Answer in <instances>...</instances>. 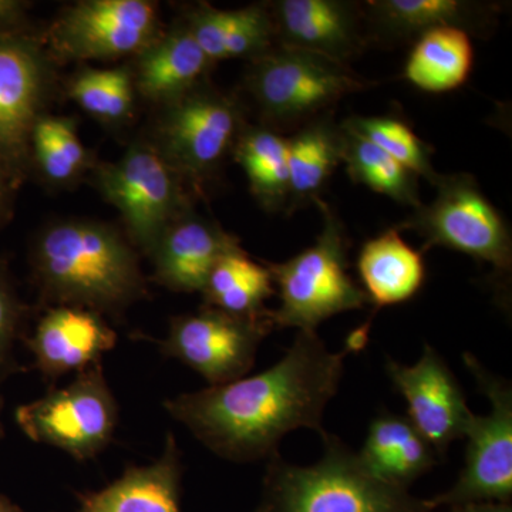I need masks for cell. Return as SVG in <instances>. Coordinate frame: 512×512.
<instances>
[{
  "instance_id": "f1b7e54d",
  "label": "cell",
  "mask_w": 512,
  "mask_h": 512,
  "mask_svg": "<svg viewBox=\"0 0 512 512\" xmlns=\"http://www.w3.org/2000/svg\"><path fill=\"white\" fill-rule=\"evenodd\" d=\"M70 97L99 119H123L133 104L130 74L123 69L86 70L73 80Z\"/></svg>"
},
{
  "instance_id": "52a82bcc",
  "label": "cell",
  "mask_w": 512,
  "mask_h": 512,
  "mask_svg": "<svg viewBox=\"0 0 512 512\" xmlns=\"http://www.w3.org/2000/svg\"><path fill=\"white\" fill-rule=\"evenodd\" d=\"M16 423L35 443L59 448L77 461L103 453L119 424V403L103 365L76 373L72 383L52 387L35 402L16 409Z\"/></svg>"
},
{
  "instance_id": "8992f818",
  "label": "cell",
  "mask_w": 512,
  "mask_h": 512,
  "mask_svg": "<svg viewBox=\"0 0 512 512\" xmlns=\"http://www.w3.org/2000/svg\"><path fill=\"white\" fill-rule=\"evenodd\" d=\"M436 198L421 204L397 225L423 239V251L433 247L463 252L491 265L495 278L510 282L512 238L507 222L488 201L476 178L468 174L441 175Z\"/></svg>"
},
{
  "instance_id": "e575fe53",
  "label": "cell",
  "mask_w": 512,
  "mask_h": 512,
  "mask_svg": "<svg viewBox=\"0 0 512 512\" xmlns=\"http://www.w3.org/2000/svg\"><path fill=\"white\" fill-rule=\"evenodd\" d=\"M0 512H23L19 505L9 500L6 495L0 494Z\"/></svg>"
},
{
  "instance_id": "6da1fadb",
  "label": "cell",
  "mask_w": 512,
  "mask_h": 512,
  "mask_svg": "<svg viewBox=\"0 0 512 512\" xmlns=\"http://www.w3.org/2000/svg\"><path fill=\"white\" fill-rule=\"evenodd\" d=\"M359 349L349 338L340 352H330L318 333L298 332L285 356L264 372L171 397L164 409L224 460H269L293 430L325 436L326 406L338 393L346 356Z\"/></svg>"
},
{
  "instance_id": "ba28073f",
  "label": "cell",
  "mask_w": 512,
  "mask_h": 512,
  "mask_svg": "<svg viewBox=\"0 0 512 512\" xmlns=\"http://www.w3.org/2000/svg\"><path fill=\"white\" fill-rule=\"evenodd\" d=\"M464 363L490 400L491 410L487 416L470 417L464 431L466 466L450 490L427 500L433 510L441 505L510 503L512 497L511 384L485 369L471 353H464Z\"/></svg>"
},
{
  "instance_id": "277c9868",
  "label": "cell",
  "mask_w": 512,
  "mask_h": 512,
  "mask_svg": "<svg viewBox=\"0 0 512 512\" xmlns=\"http://www.w3.org/2000/svg\"><path fill=\"white\" fill-rule=\"evenodd\" d=\"M322 229L311 247L281 264H266L278 288L281 305L269 311L274 329L316 332L320 323L339 313L363 309L365 291L349 275V237L335 210L316 202Z\"/></svg>"
},
{
  "instance_id": "ffe728a7",
  "label": "cell",
  "mask_w": 512,
  "mask_h": 512,
  "mask_svg": "<svg viewBox=\"0 0 512 512\" xmlns=\"http://www.w3.org/2000/svg\"><path fill=\"white\" fill-rule=\"evenodd\" d=\"M356 265L362 289L377 309L410 301L426 282L423 252L410 247L397 228L366 241Z\"/></svg>"
},
{
  "instance_id": "7a4b0ae2",
  "label": "cell",
  "mask_w": 512,
  "mask_h": 512,
  "mask_svg": "<svg viewBox=\"0 0 512 512\" xmlns=\"http://www.w3.org/2000/svg\"><path fill=\"white\" fill-rule=\"evenodd\" d=\"M33 268L46 298L97 313L123 311L146 292L133 249L99 224L47 229L33 252Z\"/></svg>"
},
{
  "instance_id": "8fae6325",
  "label": "cell",
  "mask_w": 512,
  "mask_h": 512,
  "mask_svg": "<svg viewBox=\"0 0 512 512\" xmlns=\"http://www.w3.org/2000/svg\"><path fill=\"white\" fill-rule=\"evenodd\" d=\"M386 370L393 386L406 400L407 419L437 456H446L448 447L464 437L473 416L466 394L450 367L436 349L426 345L416 365H400L389 359Z\"/></svg>"
},
{
  "instance_id": "4fadbf2b",
  "label": "cell",
  "mask_w": 512,
  "mask_h": 512,
  "mask_svg": "<svg viewBox=\"0 0 512 512\" xmlns=\"http://www.w3.org/2000/svg\"><path fill=\"white\" fill-rule=\"evenodd\" d=\"M268 10L276 45L306 50L343 64H349L369 45L362 3L276 0Z\"/></svg>"
},
{
  "instance_id": "f546056e",
  "label": "cell",
  "mask_w": 512,
  "mask_h": 512,
  "mask_svg": "<svg viewBox=\"0 0 512 512\" xmlns=\"http://www.w3.org/2000/svg\"><path fill=\"white\" fill-rule=\"evenodd\" d=\"M20 339L25 340V308L0 274V384L23 369L16 357Z\"/></svg>"
},
{
  "instance_id": "7402d4cb",
  "label": "cell",
  "mask_w": 512,
  "mask_h": 512,
  "mask_svg": "<svg viewBox=\"0 0 512 512\" xmlns=\"http://www.w3.org/2000/svg\"><path fill=\"white\" fill-rule=\"evenodd\" d=\"M340 164V124L332 113L296 128L288 137V215L322 200L320 195Z\"/></svg>"
},
{
  "instance_id": "d590c367",
  "label": "cell",
  "mask_w": 512,
  "mask_h": 512,
  "mask_svg": "<svg viewBox=\"0 0 512 512\" xmlns=\"http://www.w3.org/2000/svg\"><path fill=\"white\" fill-rule=\"evenodd\" d=\"M3 407H5V400H3V397L0 396V439H2L3 436H5V426H3V423H2Z\"/></svg>"
},
{
  "instance_id": "836d02e7",
  "label": "cell",
  "mask_w": 512,
  "mask_h": 512,
  "mask_svg": "<svg viewBox=\"0 0 512 512\" xmlns=\"http://www.w3.org/2000/svg\"><path fill=\"white\" fill-rule=\"evenodd\" d=\"M22 3L15 0H0V29L12 25L22 12Z\"/></svg>"
},
{
  "instance_id": "1f68e13d",
  "label": "cell",
  "mask_w": 512,
  "mask_h": 512,
  "mask_svg": "<svg viewBox=\"0 0 512 512\" xmlns=\"http://www.w3.org/2000/svg\"><path fill=\"white\" fill-rule=\"evenodd\" d=\"M45 121L60 153L74 170L79 171L84 163L86 153H84L82 141L77 137L73 124L69 120L53 119V117H47Z\"/></svg>"
},
{
  "instance_id": "603a6c76",
  "label": "cell",
  "mask_w": 512,
  "mask_h": 512,
  "mask_svg": "<svg viewBox=\"0 0 512 512\" xmlns=\"http://www.w3.org/2000/svg\"><path fill=\"white\" fill-rule=\"evenodd\" d=\"M473 66L471 36L457 28H436L414 40L403 74L423 92L446 93L463 86Z\"/></svg>"
},
{
  "instance_id": "d6a6232c",
  "label": "cell",
  "mask_w": 512,
  "mask_h": 512,
  "mask_svg": "<svg viewBox=\"0 0 512 512\" xmlns=\"http://www.w3.org/2000/svg\"><path fill=\"white\" fill-rule=\"evenodd\" d=\"M451 512H512L510 503H474L451 507Z\"/></svg>"
},
{
  "instance_id": "9a60e30c",
  "label": "cell",
  "mask_w": 512,
  "mask_h": 512,
  "mask_svg": "<svg viewBox=\"0 0 512 512\" xmlns=\"http://www.w3.org/2000/svg\"><path fill=\"white\" fill-rule=\"evenodd\" d=\"M116 343V332L100 313L67 305L47 311L25 338L33 363L47 382L100 363Z\"/></svg>"
},
{
  "instance_id": "e0dca14e",
  "label": "cell",
  "mask_w": 512,
  "mask_h": 512,
  "mask_svg": "<svg viewBox=\"0 0 512 512\" xmlns=\"http://www.w3.org/2000/svg\"><path fill=\"white\" fill-rule=\"evenodd\" d=\"M183 457L173 433L163 453L147 466H128L113 483L79 495L76 512H183Z\"/></svg>"
},
{
  "instance_id": "4dcf8cb0",
  "label": "cell",
  "mask_w": 512,
  "mask_h": 512,
  "mask_svg": "<svg viewBox=\"0 0 512 512\" xmlns=\"http://www.w3.org/2000/svg\"><path fill=\"white\" fill-rule=\"evenodd\" d=\"M30 134H32L37 160L47 177L55 181H64L69 180L77 173L57 148L45 119L35 121Z\"/></svg>"
},
{
  "instance_id": "3957f363",
  "label": "cell",
  "mask_w": 512,
  "mask_h": 512,
  "mask_svg": "<svg viewBox=\"0 0 512 512\" xmlns=\"http://www.w3.org/2000/svg\"><path fill=\"white\" fill-rule=\"evenodd\" d=\"M323 456L313 466L269 458L256 512H433L429 501L370 476L338 437H322Z\"/></svg>"
},
{
  "instance_id": "5bb4252c",
  "label": "cell",
  "mask_w": 512,
  "mask_h": 512,
  "mask_svg": "<svg viewBox=\"0 0 512 512\" xmlns=\"http://www.w3.org/2000/svg\"><path fill=\"white\" fill-rule=\"evenodd\" d=\"M239 110L228 97L192 90L165 119V147L184 171L200 177L217 167L239 133Z\"/></svg>"
},
{
  "instance_id": "2e32d148",
  "label": "cell",
  "mask_w": 512,
  "mask_h": 512,
  "mask_svg": "<svg viewBox=\"0 0 512 512\" xmlns=\"http://www.w3.org/2000/svg\"><path fill=\"white\" fill-rule=\"evenodd\" d=\"M367 40L399 45L416 40L427 30L457 28L470 36L495 29L501 6L476 0H369L362 3Z\"/></svg>"
},
{
  "instance_id": "7c38bea8",
  "label": "cell",
  "mask_w": 512,
  "mask_h": 512,
  "mask_svg": "<svg viewBox=\"0 0 512 512\" xmlns=\"http://www.w3.org/2000/svg\"><path fill=\"white\" fill-rule=\"evenodd\" d=\"M156 23V6L146 0H90L64 13L53 39L63 55L111 59L146 45Z\"/></svg>"
},
{
  "instance_id": "cb8c5ba5",
  "label": "cell",
  "mask_w": 512,
  "mask_h": 512,
  "mask_svg": "<svg viewBox=\"0 0 512 512\" xmlns=\"http://www.w3.org/2000/svg\"><path fill=\"white\" fill-rule=\"evenodd\" d=\"M211 60L187 26L148 49L138 63L137 86L151 100H173L194 90Z\"/></svg>"
},
{
  "instance_id": "30bf717a",
  "label": "cell",
  "mask_w": 512,
  "mask_h": 512,
  "mask_svg": "<svg viewBox=\"0 0 512 512\" xmlns=\"http://www.w3.org/2000/svg\"><path fill=\"white\" fill-rule=\"evenodd\" d=\"M99 180L104 197L121 212L137 244L153 252L180 204V191L163 157L151 148L133 147L119 163L104 167Z\"/></svg>"
},
{
  "instance_id": "83f0119b",
  "label": "cell",
  "mask_w": 512,
  "mask_h": 512,
  "mask_svg": "<svg viewBox=\"0 0 512 512\" xmlns=\"http://www.w3.org/2000/svg\"><path fill=\"white\" fill-rule=\"evenodd\" d=\"M340 124L375 144L417 178H424L431 185L439 180L440 174L431 163L429 144L421 140L406 121L393 116H353Z\"/></svg>"
},
{
  "instance_id": "9c48e42d",
  "label": "cell",
  "mask_w": 512,
  "mask_h": 512,
  "mask_svg": "<svg viewBox=\"0 0 512 512\" xmlns=\"http://www.w3.org/2000/svg\"><path fill=\"white\" fill-rule=\"evenodd\" d=\"M272 330L269 312L264 318H241L205 306L171 320L160 350L204 377L210 386H220L248 375L259 345Z\"/></svg>"
},
{
  "instance_id": "484cf974",
  "label": "cell",
  "mask_w": 512,
  "mask_h": 512,
  "mask_svg": "<svg viewBox=\"0 0 512 512\" xmlns=\"http://www.w3.org/2000/svg\"><path fill=\"white\" fill-rule=\"evenodd\" d=\"M235 157L262 207L286 211L289 195L288 138L271 127H252L237 138Z\"/></svg>"
},
{
  "instance_id": "d6986e66",
  "label": "cell",
  "mask_w": 512,
  "mask_h": 512,
  "mask_svg": "<svg viewBox=\"0 0 512 512\" xmlns=\"http://www.w3.org/2000/svg\"><path fill=\"white\" fill-rule=\"evenodd\" d=\"M356 454L370 476L403 490L436 466L439 457L407 417L386 412L370 423Z\"/></svg>"
},
{
  "instance_id": "ac0fdd59",
  "label": "cell",
  "mask_w": 512,
  "mask_h": 512,
  "mask_svg": "<svg viewBox=\"0 0 512 512\" xmlns=\"http://www.w3.org/2000/svg\"><path fill=\"white\" fill-rule=\"evenodd\" d=\"M239 248L237 239L210 221L170 224L154 247L157 281L175 292H201L215 264Z\"/></svg>"
},
{
  "instance_id": "5b68a950",
  "label": "cell",
  "mask_w": 512,
  "mask_h": 512,
  "mask_svg": "<svg viewBox=\"0 0 512 512\" xmlns=\"http://www.w3.org/2000/svg\"><path fill=\"white\" fill-rule=\"evenodd\" d=\"M372 84L349 64L282 45L252 59L247 76L248 92L274 130H296Z\"/></svg>"
},
{
  "instance_id": "44dd1931",
  "label": "cell",
  "mask_w": 512,
  "mask_h": 512,
  "mask_svg": "<svg viewBox=\"0 0 512 512\" xmlns=\"http://www.w3.org/2000/svg\"><path fill=\"white\" fill-rule=\"evenodd\" d=\"M42 92V67L32 47L0 35V148L18 153L33 124Z\"/></svg>"
},
{
  "instance_id": "4316f807",
  "label": "cell",
  "mask_w": 512,
  "mask_h": 512,
  "mask_svg": "<svg viewBox=\"0 0 512 512\" xmlns=\"http://www.w3.org/2000/svg\"><path fill=\"white\" fill-rule=\"evenodd\" d=\"M342 163L356 184L392 198L399 204L419 208V178L375 144L357 136L340 124Z\"/></svg>"
},
{
  "instance_id": "d4e9b609",
  "label": "cell",
  "mask_w": 512,
  "mask_h": 512,
  "mask_svg": "<svg viewBox=\"0 0 512 512\" xmlns=\"http://www.w3.org/2000/svg\"><path fill=\"white\" fill-rule=\"evenodd\" d=\"M208 308L241 318H264L266 299L275 293L268 265L249 258L241 247L229 251L212 268L204 289Z\"/></svg>"
},
{
  "instance_id": "8d00e7d4",
  "label": "cell",
  "mask_w": 512,
  "mask_h": 512,
  "mask_svg": "<svg viewBox=\"0 0 512 512\" xmlns=\"http://www.w3.org/2000/svg\"><path fill=\"white\" fill-rule=\"evenodd\" d=\"M5 204V185H3L2 175H0V211L3 210Z\"/></svg>"
}]
</instances>
